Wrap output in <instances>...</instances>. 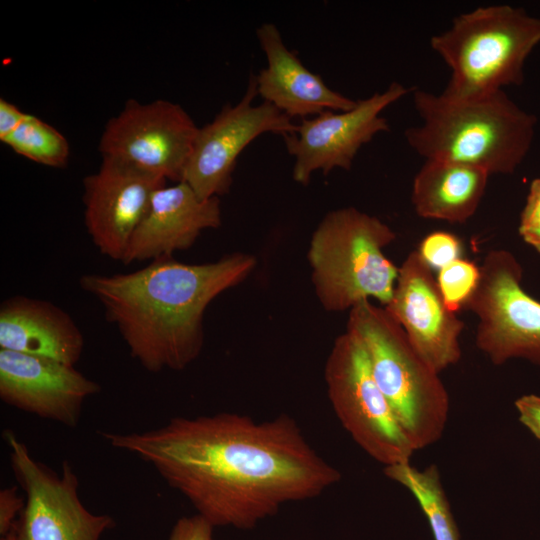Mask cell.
Segmentation results:
<instances>
[{
    "label": "cell",
    "instance_id": "obj_1",
    "mask_svg": "<svg viewBox=\"0 0 540 540\" xmlns=\"http://www.w3.org/2000/svg\"><path fill=\"white\" fill-rule=\"evenodd\" d=\"M100 434L153 467L214 528L253 529L341 480L286 414L266 421L229 412L176 416L155 429Z\"/></svg>",
    "mask_w": 540,
    "mask_h": 540
},
{
    "label": "cell",
    "instance_id": "obj_2",
    "mask_svg": "<svg viewBox=\"0 0 540 540\" xmlns=\"http://www.w3.org/2000/svg\"><path fill=\"white\" fill-rule=\"evenodd\" d=\"M255 264L243 253L201 264L161 257L129 273L84 274L79 285L99 301L143 368L180 371L202 351L208 305L241 283Z\"/></svg>",
    "mask_w": 540,
    "mask_h": 540
},
{
    "label": "cell",
    "instance_id": "obj_3",
    "mask_svg": "<svg viewBox=\"0 0 540 540\" xmlns=\"http://www.w3.org/2000/svg\"><path fill=\"white\" fill-rule=\"evenodd\" d=\"M413 102L422 123L407 129L405 138L425 160L512 174L531 148L537 118L503 90L468 99L414 90Z\"/></svg>",
    "mask_w": 540,
    "mask_h": 540
},
{
    "label": "cell",
    "instance_id": "obj_4",
    "mask_svg": "<svg viewBox=\"0 0 540 540\" xmlns=\"http://www.w3.org/2000/svg\"><path fill=\"white\" fill-rule=\"evenodd\" d=\"M346 330L361 342L372 376L415 450L440 440L449 417V394L403 328L384 307L364 300L349 310Z\"/></svg>",
    "mask_w": 540,
    "mask_h": 540
},
{
    "label": "cell",
    "instance_id": "obj_5",
    "mask_svg": "<svg viewBox=\"0 0 540 540\" xmlns=\"http://www.w3.org/2000/svg\"><path fill=\"white\" fill-rule=\"evenodd\" d=\"M539 43L540 18L522 8L489 5L460 14L430 40L451 70L441 94L468 99L521 85L525 61Z\"/></svg>",
    "mask_w": 540,
    "mask_h": 540
},
{
    "label": "cell",
    "instance_id": "obj_6",
    "mask_svg": "<svg viewBox=\"0 0 540 540\" xmlns=\"http://www.w3.org/2000/svg\"><path fill=\"white\" fill-rule=\"evenodd\" d=\"M395 239L389 225L354 207L327 213L308 250L312 283L323 308L345 311L371 299L386 306L398 268L383 250Z\"/></svg>",
    "mask_w": 540,
    "mask_h": 540
},
{
    "label": "cell",
    "instance_id": "obj_7",
    "mask_svg": "<svg viewBox=\"0 0 540 540\" xmlns=\"http://www.w3.org/2000/svg\"><path fill=\"white\" fill-rule=\"evenodd\" d=\"M324 379L336 417L364 452L384 467L410 462L416 450L377 386L361 342L351 332L346 330L335 339Z\"/></svg>",
    "mask_w": 540,
    "mask_h": 540
},
{
    "label": "cell",
    "instance_id": "obj_8",
    "mask_svg": "<svg viewBox=\"0 0 540 540\" xmlns=\"http://www.w3.org/2000/svg\"><path fill=\"white\" fill-rule=\"evenodd\" d=\"M523 269L504 249L489 251L464 309L478 323L475 343L494 365L523 359L540 367V301L522 287Z\"/></svg>",
    "mask_w": 540,
    "mask_h": 540
},
{
    "label": "cell",
    "instance_id": "obj_9",
    "mask_svg": "<svg viewBox=\"0 0 540 540\" xmlns=\"http://www.w3.org/2000/svg\"><path fill=\"white\" fill-rule=\"evenodd\" d=\"M14 476L25 494L15 522L17 540H101L116 526L108 514L89 511L79 497V479L68 462L57 473L36 460L11 430L3 432Z\"/></svg>",
    "mask_w": 540,
    "mask_h": 540
},
{
    "label": "cell",
    "instance_id": "obj_10",
    "mask_svg": "<svg viewBox=\"0 0 540 540\" xmlns=\"http://www.w3.org/2000/svg\"><path fill=\"white\" fill-rule=\"evenodd\" d=\"M199 127L184 108L157 99H129L106 123L99 140L102 157L126 162L165 180L181 182Z\"/></svg>",
    "mask_w": 540,
    "mask_h": 540
},
{
    "label": "cell",
    "instance_id": "obj_11",
    "mask_svg": "<svg viewBox=\"0 0 540 540\" xmlns=\"http://www.w3.org/2000/svg\"><path fill=\"white\" fill-rule=\"evenodd\" d=\"M257 95L256 76L251 75L240 101L227 104L211 122L199 127L181 182L201 199L229 191L239 155L258 136L297 132L298 124L270 103L254 105Z\"/></svg>",
    "mask_w": 540,
    "mask_h": 540
},
{
    "label": "cell",
    "instance_id": "obj_12",
    "mask_svg": "<svg viewBox=\"0 0 540 540\" xmlns=\"http://www.w3.org/2000/svg\"><path fill=\"white\" fill-rule=\"evenodd\" d=\"M408 92L393 82L385 91L358 100L348 111L328 110L302 119L296 133L283 136L287 152L295 159L294 181L307 185L316 170L324 175L336 168L350 170L360 148L389 130L382 111Z\"/></svg>",
    "mask_w": 540,
    "mask_h": 540
},
{
    "label": "cell",
    "instance_id": "obj_13",
    "mask_svg": "<svg viewBox=\"0 0 540 540\" xmlns=\"http://www.w3.org/2000/svg\"><path fill=\"white\" fill-rule=\"evenodd\" d=\"M167 180L121 160L102 157L83 179L84 224L100 254L122 261L152 196Z\"/></svg>",
    "mask_w": 540,
    "mask_h": 540
},
{
    "label": "cell",
    "instance_id": "obj_14",
    "mask_svg": "<svg viewBox=\"0 0 540 540\" xmlns=\"http://www.w3.org/2000/svg\"><path fill=\"white\" fill-rule=\"evenodd\" d=\"M384 308L439 374L461 359L464 322L445 305L433 270L417 250L398 268L392 298Z\"/></svg>",
    "mask_w": 540,
    "mask_h": 540
},
{
    "label": "cell",
    "instance_id": "obj_15",
    "mask_svg": "<svg viewBox=\"0 0 540 540\" xmlns=\"http://www.w3.org/2000/svg\"><path fill=\"white\" fill-rule=\"evenodd\" d=\"M100 391L73 365L0 349V398L11 407L74 428L85 400Z\"/></svg>",
    "mask_w": 540,
    "mask_h": 540
},
{
    "label": "cell",
    "instance_id": "obj_16",
    "mask_svg": "<svg viewBox=\"0 0 540 540\" xmlns=\"http://www.w3.org/2000/svg\"><path fill=\"white\" fill-rule=\"evenodd\" d=\"M219 197L201 199L185 182L155 191L148 210L134 231L123 264L171 257L190 248L202 231L221 225Z\"/></svg>",
    "mask_w": 540,
    "mask_h": 540
},
{
    "label": "cell",
    "instance_id": "obj_17",
    "mask_svg": "<svg viewBox=\"0 0 540 540\" xmlns=\"http://www.w3.org/2000/svg\"><path fill=\"white\" fill-rule=\"evenodd\" d=\"M267 66L256 76L257 92L289 118L306 119L324 111H348L357 101L329 88L323 79L309 71L283 42L273 23L256 30Z\"/></svg>",
    "mask_w": 540,
    "mask_h": 540
},
{
    "label": "cell",
    "instance_id": "obj_18",
    "mask_svg": "<svg viewBox=\"0 0 540 540\" xmlns=\"http://www.w3.org/2000/svg\"><path fill=\"white\" fill-rule=\"evenodd\" d=\"M84 345V336L75 321L52 302L17 295L1 303L0 349L75 366Z\"/></svg>",
    "mask_w": 540,
    "mask_h": 540
},
{
    "label": "cell",
    "instance_id": "obj_19",
    "mask_svg": "<svg viewBox=\"0 0 540 540\" xmlns=\"http://www.w3.org/2000/svg\"><path fill=\"white\" fill-rule=\"evenodd\" d=\"M489 176L474 166L425 160L413 180L414 210L422 218L464 223L477 211Z\"/></svg>",
    "mask_w": 540,
    "mask_h": 540
},
{
    "label": "cell",
    "instance_id": "obj_20",
    "mask_svg": "<svg viewBox=\"0 0 540 540\" xmlns=\"http://www.w3.org/2000/svg\"><path fill=\"white\" fill-rule=\"evenodd\" d=\"M383 471L386 477L402 485L417 500L434 540H460L459 529L435 464L418 469L407 462L385 466Z\"/></svg>",
    "mask_w": 540,
    "mask_h": 540
},
{
    "label": "cell",
    "instance_id": "obj_21",
    "mask_svg": "<svg viewBox=\"0 0 540 540\" xmlns=\"http://www.w3.org/2000/svg\"><path fill=\"white\" fill-rule=\"evenodd\" d=\"M16 154L40 165L63 168L68 164L70 145L55 127L27 114L18 128L1 141Z\"/></svg>",
    "mask_w": 540,
    "mask_h": 540
},
{
    "label": "cell",
    "instance_id": "obj_22",
    "mask_svg": "<svg viewBox=\"0 0 540 540\" xmlns=\"http://www.w3.org/2000/svg\"><path fill=\"white\" fill-rule=\"evenodd\" d=\"M480 279V266L459 258L439 270L437 284L447 308L457 313L464 309Z\"/></svg>",
    "mask_w": 540,
    "mask_h": 540
},
{
    "label": "cell",
    "instance_id": "obj_23",
    "mask_svg": "<svg viewBox=\"0 0 540 540\" xmlns=\"http://www.w3.org/2000/svg\"><path fill=\"white\" fill-rule=\"evenodd\" d=\"M417 251L432 270H440L460 258L461 242L454 234L436 231L425 236Z\"/></svg>",
    "mask_w": 540,
    "mask_h": 540
},
{
    "label": "cell",
    "instance_id": "obj_24",
    "mask_svg": "<svg viewBox=\"0 0 540 540\" xmlns=\"http://www.w3.org/2000/svg\"><path fill=\"white\" fill-rule=\"evenodd\" d=\"M214 527L199 515L184 516L173 525L169 540H213Z\"/></svg>",
    "mask_w": 540,
    "mask_h": 540
},
{
    "label": "cell",
    "instance_id": "obj_25",
    "mask_svg": "<svg viewBox=\"0 0 540 540\" xmlns=\"http://www.w3.org/2000/svg\"><path fill=\"white\" fill-rule=\"evenodd\" d=\"M25 506V497L18 494L16 487H6L0 491V536H5L13 528Z\"/></svg>",
    "mask_w": 540,
    "mask_h": 540
},
{
    "label": "cell",
    "instance_id": "obj_26",
    "mask_svg": "<svg viewBox=\"0 0 540 540\" xmlns=\"http://www.w3.org/2000/svg\"><path fill=\"white\" fill-rule=\"evenodd\" d=\"M515 408L519 421L540 441V396L523 395L516 399Z\"/></svg>",
    "mask_w": 540,
    "mask_h": 540
},
{
    "label": "cell",
    "instance_id": "obj_27",
    "mask_svg": "<svg viewBox=\"0 0 540 540\" xmlns=\"http://www.w3.org/2000/svg\"><path fill=\"white\" fill-rule=\"evenodd\" d=\"M540 222V177L530 185L525 205L519 218V233Z\"/></svg>",
    "mask_w": 540,
    "mask_h": 540
},
{
    "label": "cell",
    "instance_id": "obj_28",
    "mask_svg": "<svg viewBox=\"0 0 540 540\" xmlns=\"http://www.w3.org/2000/svg\"><path fill=\"white\" fill-rule=\"evenodd\" d=\"M28 113L23 112L8 100L0 99V141L14 132Z\"/></svg>",
    "mask_w": 540,
    "mask_h": 540
},
{
    "label": "cell",
    "instance_id": "obj_29",
    "mask_svg": "<svg viewBox=\"0 0 540 540\" xmlns=\"http://www.w3.org/2000/svg\"><path fill=\"white\" fill-rule=\"evenodd\" d=\"M519 234L527 244L540 253V222Z\"/></svg>",
    "mask_w": 540,
    "mask_h": 540
},
{
    "label": "cell",
    "instance_id": "obj_30",
    "mask_svg": "<svg viewBox=\"0 0 540 540\" xmlns=\"http://www.w3.org/2000/svg\"><path fill=\"white\" fill-rule=\"evenodd\" d=\"M0 540H17L15 524L13 528L5 536H2Z\"/></svg>",
    "mask_w": 540,
    "mask_h": 540
}]
</instances>
